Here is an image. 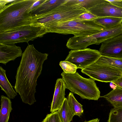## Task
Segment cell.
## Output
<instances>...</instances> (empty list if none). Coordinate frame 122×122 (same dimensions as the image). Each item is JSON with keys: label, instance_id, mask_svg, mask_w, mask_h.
<instances>
[{"label": "cell", "instance_id": "4316f807", "mask_svg": "<svg viewBox=\"0 0 122 122\" xmlns=\"http://www.w3.org/2000/svg\"><path fill=\"white\" fill-rule=\"evenodd\" d=\"M98 18L94 15L89 12L85 13L80 15L77 18L82 20H92Z\"/></svg>", "mask_w": 122, "mask_h": 122}, {"label": "cell", "instance_id": "30bf717a", "mask_svg": "<svg viewBox=\"0 0 122 122\" xmlns=\"http://www.w3.org/2000/svg\"><path fill=\"white\" fill-rule=\"evenodd\" d=\"M88 10L98 17H113L122 18V8L107 2L98 4Z\"/></svg>", "mask_w": 122, "mask_h": 122}, {"label": "cell", "instance_id": "484cf974", "mask_svg": "<svg viewBox=\"0 0 122 122\" xmlns=\"http://www.w3.org/2000/svg\"><path fill=\"white\" fill-rule=\"evenodd\" d=\"M41 122H62L57 111L47 115Z\"/></svg>", "mask_w": 122, "mask_h": 122}, {"label": "cell", "instance_id": "4fadbf2b", "mask_svg": "<svg viewBox=\"0 0 122 122\" xmlns=\"http://www.w3.org/2000/svg\"><path fill=\"white\" fill-rule=\"evenodd\" d=\"M97 39L92 36L75 37L69 38L66 43L67 47L72 50H79L85 49L88 46L96 44Z\"/></svg>", "mask_w": 122, "mask_h": 122}, {"label": "cell", "instance_id": "ffe728a7", "mask_svg": "<svg viewBox=\"0 0 122 122\" xmlns=\"http://www.w3.org/2000/svg\"><path fill=\"white\" fill-rule=\"evenodd\" d=\"M67 98L68 105L74 116L80 117L82 115L84 111L83 106L76 100L73 94L70 92Z\"/></svg>", "mask_w": 122, "mask_h": 122}, {"label": "cell", "instance_id": "d6986e66", "mask_svg": "<svg viewBox=\"0 0 122 122\" xmlns=\"http://www.w3.org/2000/svg\"><path fill=\"white\" fill-rule=\"evenodd\" d=\"M97 23L105 29L118 26L122 24V18L113 17H98L95 20Z\"/></svg>", "mask_w": 122, "mask_h": 122}, {"label": "cell", "instance_id": "7402d4cb", "mask_svg": "<svg viewBox=\"0 0 122 122\" xmlns=\"http://www.w3.org/2000/svg\"><path fill=\"white\" fill-rule=\"evenodd\" d=\"M97 61L101 64L115 68L122 72V59L101 56Z\"/></svg>", "mask_w": 122, "mask_h": 122}, {"label": "cell", "instance_id": "277c9868", "mask_svg": "<svg viewBox=\"0 0 122 122\" xmlns=\"http://www.w3.org/2000/svg\"><path fill=\"white\" fill-rule=\"evenodd\" d=\"M77 17L70 20L56 23L46 28L48 33L71 34L73 35L75 37L92 36L105 29L95 20H82Z\"/></svg>", "mask_w": 122, "mask_h": 122}, {"label": "cell", "instance_id": "4dcf8cb0", "mask_svg": "<svg viewBox=\"0 0 122 122\" xmlns=\"http://www.w3.org/2000/svg\"><path fill=\"white\" fill-rule=\"evenodd\" d=\"M116 86L122 88V75L116 80L112 82Z\"/></svg>", "mask_w": 122, "mask_h": 122}, {"label": "cell", "instance_id": "3957f363", "mask_svg": "<svg viewBox=\"0 0 122 122\" xmlns=\"http://www.w3.org/2000/svg\"><path fill=\"white\" fill-rule=\"evenodd\" d=\"M89 11L73 0H67L52 11L41 15L31 16L32 23L47 27L56 23L65 21L77 18Z\"/></svg>", "mask_w": 122, "mask_h": 122}, {"label": "cell", "instance_id": "7a4b0ae2", "mask_svg": "<svg viewBox=\"0 0 122 122\" xmlns=\"http://www.w3.org/2000/svg\"><path fill=\"white\" fill-rule=\"evenodd\" d=\"M37 0H14L0 10V32L32 24L28 11Z\"/></svg>", "mask_w": 122, "mask_h": 122}, {"label": "cell", "instance_id": "d4e9b609", "mask_svg": "<svg viewBox=\"0 0 122 122\" xmlns=\"http://www.w3.org/2000/svg\"><path fill=\"white\" fill-rule=\"evenodd\" d=\"M59 65L63 72L67 74H74L76 72L77 69L75 65L66 61H60Z\"/></svg>", "mask_w": 122, "mask_h": 122}, {"label": "cell", "instance_id": "f1b7e54d", "mask_svg": "<svg viewBox=\"0 0 122 122\" xmlns=\"http://www.w3.org/2000/svg\"><path fill=\"white\" fill-rule=\"evenodd\" d=\"M106 0L109 3L116 6L122 8V0Z\"/></svg>", "mask_w": 122, "mask_h": 122}, {"label": "cell", "instance_id": "ba28073f", "mask_svg": "<svg viewBox=\"0 0 122 122\" xmlns=\"http://www.w3.org/2000/svg\"><path fill=\"white\" fill-rule=\"evenodd\" d=\"M99 51L90 48L71 50L65 61L75 65L81 70L93 64L101 56Z\"/></svg>", "mask_w": 122, "mask_h": 122}, {"label": "cell", "instance_id": "cb8c5ba5", "mask_svg": "<svg viewBox=\"0 0 122 122\" xmlns=\"http://www.w3.org/2000/svg\"><path fill=\"white\" fill-rule=\"evenodd\" d=\"M73 1L88 10L97 5L107 2L106 0H73Z\"/></svg>", "mask_w": 122, "mask_h": 122}, {"label": "cell", "instance_id": "5b68a950", "mask_svg": "<svg viewBox=\"0 0 122 122\" xmlns=\"http://www.w3.org/2000/svg\"><path fill=\"white\" fill-rule=\"evenodd\" d=\"M66 88L73 94L79 95L82 99L98 100L101 97L100 92L95 80L90 77L84 78L77 72L74 74H61Z\"/></svg>", "mask_w": 122, "mask_h": 122}, {"label": "cell", "instance_id": "9a60e30c", "mask_svg": "<svg viewBox=\"0 0 122 122\" xmlns=\"http://www.w3.org/2000/svg\"><path fill=\"white\" fill-rule=\"evenodd\" d=\"M67 0H46L36 10L30 13L31 16L48 13L65 2Z\"/></svg>", "mask_w": 122, "mask_h": 122}, {"label": "cell", "instance_id": "44dd1931", "mask_svg": "<svg viewBox=\"0 0 122 122\" xmlns=\"http://www.w3.org/2000/svg\"><path fill=\"white\" fill-rule=\"evenodd\" d=\"M58 111L62 122H70L72 121L74 115L68 105L67 98H65L63 104Z\"/></svg>", "mask_w": 122, "mask_h": 122}, {"label": "cell", "instance_id": "603a6c76", "mask_svg": "<svg viewBox=\"0 0 122 122\" xmlns=\"http://www.w3.org/2000/svg\"><path fill=\"white\" fill-rule=\"evenodd\" d=\"M107 122H122V108H113L110 110Z\"/></svg>", "mask_w": 122, "mask_h": 122}, {"label": "cell", "instance_id": "83f0119b", "mask_svg": "<svg viewBox=\"0 0 122 122\" xmlns=\"http://www.w3.org/2000/svg\"><path fill=\"white\" fill-rule=\"evenodd\" d=\"M46 0H37L32 5L28 10V12L30 13L36 10Z\"/></svg>", "mask_w": 122, "mask_h": 122}, {"label": "cell", "instance_id": "8992f818", "mask_svg": "<svg viewBox=\"0 0 122 122\" xmlns=\"http://www.w3.org/2000/svg\"><path fill=\"white\" fill-rule=\"evenodd\" d=\"M48 33L44 26L31 24L12 30L0 32V43L13 45L18 43H28Z\"/></svg>", "mask_w": 122, "mask_h": 122}, {"label": "cell", "instance_id": "9c48e42d", "mask_svg": "<svg viewBox=\"0 0 122 122\" xmlns=\"http://www.w3.org/2000/svg\"><path fill=\"white\" fill-rule=\"evenodd\" d=\"M99 51L102 56L122 59V35L102 42Z\"/></svg>", "mask_w": 122, "mask_h": 122}, {"label": "cell", "instance_id": "5bb4252c", "mask_svg": "<svg viewBox=\"0 0 122 122\" xmlns=\"http://www.w3.org/2000/svg\"><path fill=\"white\" fill-rule=\"evenodd\" d=\"M121 35H122V23L118 26L105 29L92 36L97 39V42L95 44L98 45L106 40Z\"/></svg>", "mask_w": 122, "mask_h": 122}, {"label": "cell", "instance_id": "e0dca14e", "mask_svg": "<svg viewBox=\"0 0 122 122\" xmlns=\"http://www.w3.org/2000/svg\"><path fill=\"white\" fill-rule=\"evenodd\" d=\"M6 70L0 67V86L1 90L5 93L10 99H14L17 95L13 86L8 80L6 75Z\"/></svg>", "mask_w": 122, "mask_h": 122}, {"label": "cell", "instance_id": "ac0fdd59", "mask_svg": "<svg viewBox=\"0 0 122 122\" xmlns=\"http://www.w3.org/2000/svg\"><path fill=\"white\" fill-rule=\"evenodd\" d=\"M0 122H8L10 113L12 110V102L9 97L1 96Z\"/></svg>", "mask_w": 122, "mask_h": 122}, {"label": "cell", "instance_id": "1f68e13d", "mask_svg": "<svg viewBox=\"0 0 122 122\" xmlns=\"http://www.w3.org/2000/svg\"><path fill=\"white\" fill-rule=\"evenodd\" d=\"M99 119L98 118H96L95 119L89 120L88 121H85L84 122H99Z\"/></svg>", "mask_w": 122, "mask_h": 122}, {"label": "cell", "instance_id": "f546056e", "mask_svg": "<svg viewBox=\"0 0 122 122\" xmlns=\"http://www.w3.org/2000/svg\"><path fill=\"white\" fill-rule=\"evenodd\" d=\"M14 0H0V10H2L6 5L9 3H11Z\"/></svg>", "mask_w": 122, "mask_h": 122}, {"label": "cell", "instance_id": "52a82bcc", "mask_svg": "<svg viewBox=\"0 0 122 122\" xmlns=\"http://www.w3.org/2000/svg\"><path fill=\"white\" fill-rule=\"evenodd\" d=\"M81 71L95 81L106 82L114 81L122 75V72L117 69L97 61Z\"/></svg>", "mask_w": 122, "mask_h": 122}, {"label": "cell", "instance_id": "8fae6325", "mask_svg": "<svg viewBox=\"0 0 122 122\" xmlns=\"http://www.w3.org/2000/svg\"><path fill=\"white\" fill-rule=\"evenodd\" d=\"M20 47L15 44L9 45L0 43V63L5 65L11 61L22 56Z\"/></svg>", "mask_w": 122, "mask_h": 122}, {"label": "cell", "instance_id": "2e32d148", "mask_svg": "<svg viewBox=\"0 0 122 122\" xmlns=\"http://www.w3.org/2000/svg\"><path fill=\"white\" fill-rule=\"evenodd\" d=\"M101 97L105 98L114 108H122V88L116 86L109 93Z\"/></svg>", "mask_w": 122, "mask_h": 122}, {"label": "cell", "instance_id": "7c38bea8", "mask_svg": "<svg viewBox=\"0 0 122 122\" xmlns=\"http://www.w3.org/2000/svg\"><path fill=\"white\" fill-rule=\"evenodd\" d=\"M66 89L65 82L62 78L57 79L56 81L53 98L51 103V112L57 111L61 107L65 98Z\"/></svg>", "mask_w": 122, "mask_h": 122}, {"label": "cell", "instance_id": "6da1fadb", "mask_svg": "<svg viewBox=\"0 0 122 122\" xmlns=\"http://www.w3.org/2000/svg\"><path fill=\"white\" fill-rule=\"evenodd\" d=\"M48 56L47 53L39 51L33 45H28L23 53L14 87L23 102L31 105L36 102L35 94L37 79Z\"/></svg>", "mask_w": 122, "mask_h": 122}]
</instances>
